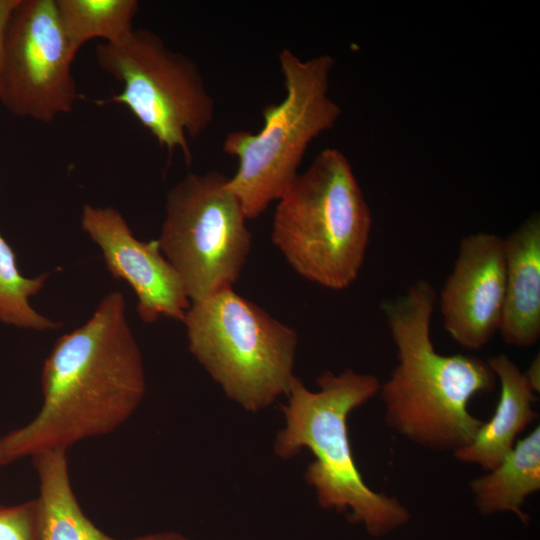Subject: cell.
Returning <instances> with one entry per match:
<instances>
[{
	"mask_svg": "<svg viewBox=\"0 0 540 540\" xmlns=\"http://www.w3.org/2000/svg\"><path fill=\"white\" fill-rule=\"evenodd\" d=\"M41 385L36 417L0 438V466L109 434L138 408L146 390L143 358L120 291L106 295L83 325L56 341Z\"/></svg>",
	"mask_w": 540,
	"mask_h": 540,
	"instance_id": "cell-1",
	"label": "cell"
},
{
	"mask_svg": "<svg viewBox=\"0 0 540 540\" xmlns=\"http://www.w3.org/2000/svg\"><path fill=\"white\" fill-rule=\"evenodd\" d=\"M436 301L434 287L425 280L382 301L398 363L379 393L391 429L424 448L454 453L473 440L483 423L469 412L470 399L491 392L497 379L478 357L436 351L430 333Z\"/></svg>",
	"mask_w": 540,
	"mask_h": 540,
	"instance_id": "cell-2",
	"label": "cell"
},
{
	"mask_svg": "<svg viewBox=\"0 0 540 540\" xmlns=\"http://www.w3.org/2000/svg\"><path fill=\"white\" fill-rule=\"evenodd\" d=\"M317 391H310L294 377L282 406L285 427L274 443L278 457L289 459L307 448L315 457L305 472L325 509L347 512L352 523H361L374 537H382L410 519L406 507L395 497L372 490L356 465L347 428L348 415L380 389L372 374L352 369L317 378Z\"/></svg>",
	"mask_w": 540,
	"mask_h": 540,
	"instance_id": "cell-3",
	"label": "cell"
},
{
	"mask_svg": "<svg viewBox=\"0 0 540 540\" xmlns=\"http://www.w3.org/2000/svg\"><path fill=\"white\" fill-rule=\"evenodd\" d=\"M371 227V211L349 160L327 148L277 200L271 239L300 276L343 290L359 275Z\"/></svg>",
	"mask_w": 540,
	"mask_h": 540,
	"instance_id": "cell-4",
	"label": "cell"
},
{
	"mask_svg": "<svg viewBox=\"0 0 540 540\" xmlns=\"http://www.w3.org/2000/svg\"><path fill=\"white\" fill-rule=\"evenodd\" d=\"M285 96L262 111L263 127L256 133L229 132L223 151L238 167L228 178L247 219L265 212L297 177L310 143L331 129L341 109L329 95L334 59L327 54L300 59L285 48L278 54Z\"/></svg>",
	"mask_w": 540,
	"mask_h": 540,
	"instance_id": "cell-5",
	"label": "cell"
},
{
	"mask_svg": "<svg viewBox=\"0 0 540 540\" xmlns=\"http://www.w3.org/2000/svg\"><path fill=\"white\" fill-rule=\"evenodd\" d=\"M183 323L190 353L245 410L258 412L288 394L297 348L292 327L233 288L192 302Z\"/></svg>",
	"mask_w": 540,
	"mask_h": 540,
	"instance_id": "cell-6",
	"label": "cell"
},
{
	"mask_svg": "<svg viewBox=\"0 0 540 540\" xmlns=\"http://www.w3.org/2000/svg\"><path fill=\"white\" fill-rule=\"evenodd\" d=\"M95 56L99 67L122 86L118 94L95 103L124 105L162 147L181 151L190 165L188 139L211 125L215 111L197 64L148 29H135L121 44H98Z\"/></svg>",
	"mask_w": 540,
	"mask_h": 540,
	"instance_id": "cell-7",
	"label": "cell"
},
{
	"mask_svg": "<svg viewBox=\"0 0 540 540\" xmlns=\"http://www.w3.org/2000/svg\"><path fill=\"white\" fill-rule=\"evenodd\" d=\"M243 208L218 171L189 173L169 190L157 239L192 302L232 288L251 248Z\"/></svg>",
	"mask_w": 540,
	"mask_h": 540,
	"instance_id": "cell-8",
	"label": "cell"
},
{
	"mask_svg": "<svg viewBox=\"0 0 540 540\" xmlns=\"http://www.w3.org/2000/svg\"><path fill=\"white\" fill-rule=\"evenodd\" d=\"M78 53L56 0H20L11 16L0 78V103L14 116L51 123L80 98L71 67Z\"/></svg>",
	"mask_w": 540,
	"mask_h": 540,
	"instance_id": "cell-9",
	"label": "cell"
},
{
	"mask_svg": "<svg viewBox=\"0 0 540 540\" xmlns=\"http://www.w3.org/2000/svg\"><path fill=\"white\" fill-rule=\"evenodd\" d=\"M81 227L101 249L108 272L133 289L143 322L151 324L162 317L183 322L191 301L157 240H138L120 211L111 206L85 204Z\"/></svg>",
	"mask_w": 540,
	"mask_h": 540,
	"instance_id": "cell-10",
	"label": "cell"
},
{
	"mask_svg": "<svg viewBox=\"0 0 540 540\" xmlns=\"http://www.w3.org/2000/svg\"><path fill=\"white\" fill-rule=\"evenodd\" d=\"M504 296L503 238L486 232L464 237L439 295L445 330L466 349L482 348L500 329Z\"/></svg>",
	"mask_w": 540,
	"mask_h": 540,
	"instance_id": "cell-11",
	"label": "cell"
},
{
	"mask_svg": "<svg viewBox=\"0 0 540 540\" xmlns=\"http://www.w3.org/2000/svg\"><path fill=\"white\" fill-rule=\"evenodd\" d=\"M503 242L505 296L499 332L505 343L528 347L540 336L539 215L532 214Z\"/></svg>",
	"mask_w": 540,
	"mask_h": 540,
	"instance_id": "cell-12",
	"label": "cell"
},
{
	"mask_svg": "<svg viewBox=\"0 0 540 540\" xmlns=\"http://www.w3.org/2000/svg\"><path fill=\"white\" fill-rule=\"evenodd\" d=\"M487 363L500 383L497 406L473 440L453 455L462 463L478 465L488 472L503 461L517 435L538 416L532 408L537 399L535 392L516 364L506 354L493 356Z\"/></svg>",
	"mask_w": 540,
	"mask_h": 540,
	"instance_id": "cell-13",
	"label": "cell"
},
{
	"mask_svg": "<svg viewBox=\"0 0 540 540\" xmlns=\"http://www.w3.org/2000/svg\"><path fill=\"white\" fill-rule=\"evenodd\" d=\"M66 454V449H54L32 456L39 478L36 499L42 540H120L100 530L82 511L70 483Z\"/></svg>",
	"mask_w": 540,
	"mask_h": 540,
	"instance_id": "cell-14",
	"label": "cell"
},
{
	"mask_svg": "<svg viewBox=\"0 0 540 540\" xmlns=\"http://www.w3.org/2000/svg\"><path fill=\"white\" fill-rule=\"evenodd\" d=\"M475 504L483 515L513 512L525 524L529 515L522 506L540 490V428L517 440L503 461L470 482Z\"/></svg>",
	"mask_w": 540,
	"mask_h": 540,
	"instance_id": "cell-15",
	"label": "cell"
},
{
	"mask_svg": "<svg viewBox=\"0 0 540 540\" xmlns=\"http://www.w3.org/2000/svg\"><path fill=\"white\" fill-rule=\"evenodd\" d=\"M63 30L76 50L93 39L106 44L125 42L134 32L136 0H56Z\"/></svg>",
	"mask_w": 540,
	"mask_h": 540,
	"instance_id": "cell-16",
	"label": "cell"
},
{
	"mask_svg": "<svg viewBox=\"0 0 540 540\" xmlns=\"http://www.w3.org/2000/svg\"><path fill=\"white\" fill-rule=\"evenodd\" d=\"M48 273L23 276L15 252L0 234V321L19 328L47 331L62 325L38 313L29 302L44 287Z\"/></svg>",
	"mask_w": 540,
	"mask_h": 540,
	"instance_id": "cell-17",
	"label": "cell"
},
{
	"mask_svg": "<svg viewBox=\"0 0 540 540\" xmlns=\"http://www.w3.org/2000/svg\"><path fill=\"white\" fill-rule=\"evenodd\" d=\"M0 540H42L37 499L0 505Z\"/></svg>",
	"mask_w": 540,
	"mask_h": 540,
	"instance_id": "cell-18",
	"label": "cell"
},
{
	"mask_svg": "<svg viewBox=\"0 0 540 540\" xmlns=\"http://www.w3.org/2000/svg\"><path fill=\"white\" fill-rule=\"evenodd\" d=\"M20 0H0V78L3 64L5 39L13 11Z\"/></svg>",
	"mask_w": 540,
	"mask_h": 540,
	"instance_id": "cell-19",
	"label": "cell"
},
{
	"mask_svg": "<svg viewBox=\"0 0 540 540\" xmlns=\"http://www.w3.org/2000/svg\"><path fill=\"white\" fill-rule=\"evenodd\" d=\"M528 384L534 392L540 390V359L539 356L534 358L528 369L523 373Z\"/></svg>",
	"mask_w": 540,
	"mask_h": 540,
	"instance_id": "cell-20",
	"label": "cell"
},
{
	"mask_svg": "<svg viewBox=\"0 0 540 540\" xmlns=\"http://www.w3.org/2000/svg\"><path fill=\"white\" fill-rule=\"evenodd\" d=\"M134 540H192L188 537H185L181 534L175 532H162L155 534H148L134 538Z\"/></svg>",
	"mask_w": 540,
	"mask_h": 540,
	"instance_id": "cell-21",
	"label": "cell"
}]
</instances>
